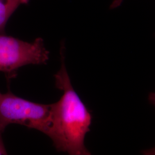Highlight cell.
Here are the masks:
<instances>
[{
	"label": "cell",
	"instance_id": "cell-1",
	"mask_svg": "<svg viewBox=\"0 0 155 155\" xmlns=\"http://www.w3.org/2000/svg\"><path fill=\"white\" fill-rule=\"evenodd\" d=\"M61 67L54 75L58 89L63 93L60 100L51 104L50 125L45 135L59 152L70 155H89L84 145L90 130L92 116L72 87L63 56Z\"/></svg>",
	"mask_w": 155,
	"mask_h": 155
},
{
	"label": "cell",
	"instance_id": "cell-2",
	"mask_svg": "<svg viewBox=\"0 0 155 155\" xmlns=\"http://www.w3.org/2000/svg\"><path fill=\"white\" fill-rule=\"evenodd\" d=\"M51 104L45 105L23 99L11 92L0 93V127L11 124L35 129L45 134L50 125Z\"/></svg>",
	"mask_w": 155,
	"mask_h": 155
},
{
	"label": "cell",
	"instance_id": "cell-3",
	"mask_svg": "<svg viewBox=\"0 0 155 155\" xmlns=\"http://www.w3.org/2000/svg\"><path fill=\"white\" fill-rule=\"evenodd\" d=\"M49 54L41 38L29 43L0 33V71L11 73L28 64H46Z\"/></svg>",
	"mask_w": 155,
	"mask_h": 155
},
{
	"label": "cell",
	"instance_id": "cell-4",
	"mask_svg": "<svg viewBox=\"0 0 155 155\" xmlns=\"http://www.w3.org/2000/svg\"><path fill=\"white\" fill-rule=\"evenodd\" d=\"M28 0H0V33H4L6 24L13 13Z\"/></svg>",
	"mask_w": 155,
	"mask_h": 155
},
{
	"label": "cell",
	"instance_id": "cell-5",
	"mask_svg": "<svg viewBox=\"0 0 155 155\" xmlns=\"http://www.w3.org/2000/svg\"><path fill=\"white\" fill-rule=\"evenodd\" d=\"M4 130L0 127V155H6L7 152L6 150L5 147L3 143L2 137V133Z\"/></svg>",
	"mask_w": 155,
	"mask_h": 155
},
{
	"label": "cell",
	"instance_id": "cell-6",
	"mask_svg": "<svg viewBox=\"0 0 155 155\" xmlns=\"http://www.w3.org/2000/svg\"><path fill=\"white\" fill-rule=\"evenodd\" d=\"M122 1H123V0H114L111 5V8H115L116 7L119 6L121 4Z\"/></svg>",
	"mask_w": 155,
	"mask_h": 155
},
{
	"label": "cell",
	"instance_id": "cell-7",
	"mask_svg": "<svg viewBox=\"0 0 155 155\" xmlns=\"http://www.w3.org/2000/svg\"><path fill=\"white\" fill-rule=\"evenodd\" d=\"M150 102L155 106V93H152L149 95Z\"/></svg>",
	"mask_w": 155,
	"mask_h": 155
},
{
	"label": "cell",
	"instance_id": "cell-8",
	"mask_svg": "<svg viewBox=\"0 0 155 155\" xmlns=\"http://www.w3.org/2000/svg\"><path fill=\"white\" fill-rule=\"evenodd\" d=\"M144 153L146 155H155V148L145 151Z\"/></svg>",
	"mask_w": 155,
	"mask_h": 155
}]
</instances>
